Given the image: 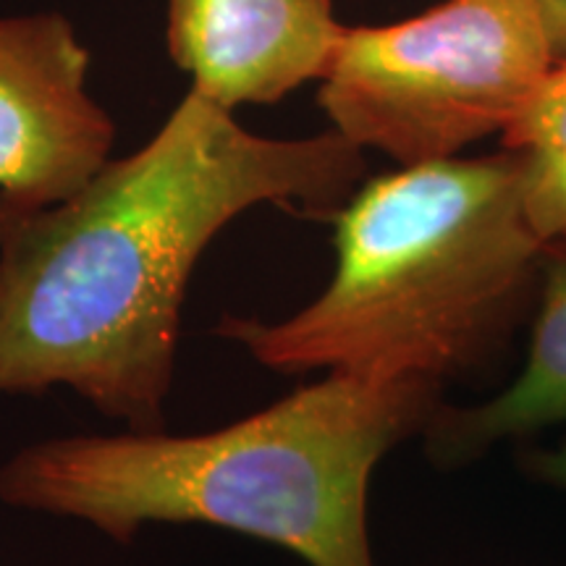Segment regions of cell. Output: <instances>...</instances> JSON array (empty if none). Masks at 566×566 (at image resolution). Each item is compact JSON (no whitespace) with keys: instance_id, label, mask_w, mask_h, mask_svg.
I'll list each match as a JSON object with an SVG mask.
<instances>
[{"instance_id":"9c48e42d","label":"cell","mask_w":566,"mask_h":566,"mask_svg":"<svg viewBox=\"0 0 566 566\" xmlns=\"http://www.w3.org/2000/svg\"><path fill=\"white\" fill-rule=\"evenodd\" d=\"M520 467L541 485L566 495V436L554 446H535L520 454Z\"/></svg>"},{"instance_id":"52a82bcc","label":"cell","mask_w":566,"mask_h":566,"mask_svg":"<svg viewBox=\"0 0 566 566\" xmlns=\"http://www.w3.org/2000/svg\"><path fill=\"white\" fill-rule=\"evenodd\" d=\"M556 424H566V244H546L520 375L478 405L443 401L424 424L422 443L438 470H459L483 459L493 446L522 441Z\"/></svg>"},{"instance_id":"277c9868","label":"cell","mask_w":566,"mask_h":566,"mask_svg":"<svg viewBox=\"0 0 566 566\" xmlns=\"http://www.w3.org/2000/svg\"><path fill=\"white\" fill-rule=\"evenodd\" d=\"M556 66L533 0H443L386 27H344L317 103L334 132L399 166L504 134Z\"/></svg>"},{"instance_id":"30bf717a","label":"cell","mask_w":566,"mask_h":566,"mask_svg":"<svg viewBox=\"0 0 566 566\" xmlns=\"http://www.w3.org/2000/svg\"><path fill=\"white\" fill-rule=\"evenodd\" d=\"M533 3L546 27L556 63L566 61V0H533Z\"/></svg>"},{"instance_id":"7a4b0ae2","label":"cell","mask_w":566,"mask_h":566,"mask_svg":"<svg viewBox=\"0 0 566 566\" xmlns=\"http://www.w3.org/2000/svg\"><path fill=\"white\" fill-rule=\"evenodd\" d=\"M443 386L328 373L208 433L124 430L51 438L0 464V501L132 543L150 525H208L271 543L307 566H378L373 472L422 436Z\"/></svg>"},{"instance_id":"6da1fadb","label":"cell","mask_w":566,"mask_h":566,"mask_svg":"<svg viewBox=\"0 0 566 566\" xmlns=\"http://www.w3.org/2000/svg\"><path fill=\"white\" fill-rule=\"evenodd\" d=\"M363 153L334 129L260 137L189 90L147 145L66 200L0 205V394L71 388L126 430H163L202 252L258 205L334 218Z\"/></svg>"},{"instance_id":"5b68a950","label":"cell","mask_w":566,"mask_h":566,"mask_svg":"<svg viewBox=\"0 0 566 566\" xmlns=\"http://www.w3.org/2000/svg\"><path fill=\"white\" fill-rule=\"evenodd\" d=\"M90 63L61 13L0 19V205L51 208L111 160L116 124L90 95Z\"/></svg>"},{"instance_id":"3957f363","label":"cell","mask_w":566,"mask_h":566,"mask_svg":"<svg viewBox=\"0 0 566 566\" xmlns=\"http://www.w3.org/2000/svg\"><path fill=\"white\" fill-rule=\"evenodd\" d=\"M328 286L281 321L226 315L216 334L283 375L443 386L504 357L533 317L546 242L512 150L378 176L334 218Z\"/></svg>"},{"instance_id":"8992f818","label":"cell","mask_w":566,"mask_h":566,"mask_svg":"<svg viewBox=\"0 0 566 566\" xmlns=\"http://www.w3.org/2000/svg\"><path fill=\"white\" fill-rule=\"evenodd\" d=\"M342 32L334 0H168L166 11L176 69L226 111L321 82Z\"/></svg>"},{"instance_id":"ba28073f","label":"cell","mask_w":566,"mask_h":566,"mask_svg":"<svg viewBox=\"0 0 566 566\" xmlns=\"http://www.w3.org/2000/svg\"><path fill=\"white\" fill-rule=\"evenodd\" d=\"M520 158L525 210L546 244H566V61H558L501 134Z\"/></svg>"}]
</instances>
